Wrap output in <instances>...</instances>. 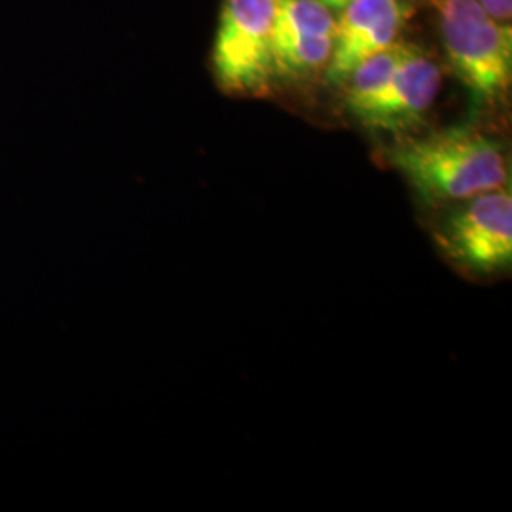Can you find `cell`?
Here are the masks:
<instances>
[{"label":"cell","mask_w":512,"mask_h":512,"mask_svg":"<svg viewBox=\"0 0 512 512\" xmlns=\"http://www.w3.org/2000/svg\"><path fill=\"white\" fill-rule=\"evenodd\" d=\"M389 160L429 205L471 200L509 186L511 177L503 147L469 128L406 139L389 152Z\"/></svg>","instance_id":"obj_1"},{"label":"cell","mask_w":512,"mask_h":512,"mask_svg":"<svg viewBox=\"0 0 512 512\" xmlns=\"http://www.w3.org/2000/svg\"><path fill=\"white\" fill-rule=\"evenodd\" d=\"M448 61L478 105H494L511 88L512 31L476 0H437Z\"/></svg>","instance_id":"obj_2"},{"label":"cell","mask_w":512,"mask_h":512,"mask_svg":"<svg viewBox=\"0 0 512 512\" xmlns=\"http://www.w3.org/2000/svg\"><path fill=\"white\" fill-rule=\"evenodd\" d=\"M274 0H224L213 46V71L230 93H260L274 80Z\"/></svg>","instance_id":"obj_3"},{"label":"cell","mask_w":512,"mask_h":512,"mask_svg":"<svg viewBox=\"0 0 512 512\" xmlns=\"http://www.w3.org/2000/svg\"><path fill=\"white\" fill-rule=\"evenodd\" d=\"M442 253L473 275H495L512 264V196L503 186L459 202L435 230Z\"/></svg>","instance_id":"obj_4"},{"label":"cell","mask_w":512,"mask_h":512,"mask_svg":"<svg viewBox=\"0 0 512 512\" xmlns=\"http://www.w3.org/2000/svg\"><path fill=\"white\" fill-rule=\"evenodd\" d=\"M274 80H306L329 65L336 19L319 0H274Z\"/></svg>","instance_id":"obj_5"},{"label":"cell","mask_w":512,"mask_h":512,"mask_svg":"<svg viewBox=\"0 0 512 512\" xmlns=\"http://www.w3.org/2000/svg\"><path fill=\"white\" fill-rule=\"evenodd\" d=\"M440 84L439 65L418 48L408 46L384 88L351 116L366 128L380 131L399 133L416 128L433 109Z\"/></svg>","instance_id":"obj_6"},{"label":"cell","mask_w":512,"mask_h":512,"mask_svg":"<svg viewBox=\"0 0 512 512\" xmlns=\"http://www.w3.org/2000/svg\"><path fill=\"white\" fill-rule=\"evenodd\" d=\"M406 0H355L340 12L334 27L327 80L344 86L353 69L366 57L391 46L410 18Z\"/></svg>","instance_id":"obj_7"},{"label":"cell","mask_w":512,"mask_h":512,"mask_svg":"<svg viewBox=\"0 0 512 512\" xmlns=\"http://www.w3.org/2000/svg\"><path fill=\"white\" fill-rule=\"evenodd\" d=\"M492 18L509 23L512 16V0H476Z\"/></svg>","instance_id":"obj_8"},{"label":"cell","mask_w":512,"mask_h":512,"mask_svg":"<svg viewBox=\"0 0 512 512\" xmlns=\"http://www.w3.org/2000/svg\"><path fill=\"white\" fill-rule=\"evenodd\" d=\"M325 8H329L330 12L334 14V12H342V10H346L351 2H355V0H319Z\"/></svg>","instance_id":"obj_9"}]
</instances>
